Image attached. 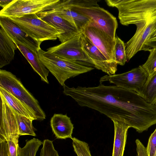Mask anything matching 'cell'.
I'll return each instance as SVG.
<instances>
[{
  "label": "cell",
  "instance_id": "cell-1",
  "mask_svg": "<svg viewBox=\"0 0 156 156\" xmlns=\"http://www.w3.org/2000/svg\"><path fill=\"white\" fill-rule=\"evenodd\" d=\"M63 87L64 94L80 106L124 122L139 133L156 124V105L148 103L135 91L102 83L92 87Z\"/></svg>",
  "mask_w": 156,
  "mask_h": 156
},
{
  "label": "cell",
  "instance_id": "cell-2",
  "mask_svg": "<svg viewBox=\"0 0 156 156\" xmlns=\"http://www.w3.org/2000/svg\"><path fill=\"white\" fill-rule=\"evenodd\" d=\"M107 5L118 10L120 23L134 24L136 32L125 43L127 61L138 52L143 50L144 44L156 28V0H106Z\"/></svg>",
  "mask_w": 156,
  "mask_h": 156
},
{
  "label": "cell",
  "instance_id": "cell-3",
  "mask_svg": "<svg viewBox=\"0 0 156 156\" xmlns=\"http://www.w3.org/2000/svg\"><path fill=\"white\" fill-rule=\"evenodd\" d=\"M71 9L96 23L108 34L115 39L118 27L116 18L99 6V0H69Z\"/></svg>",
  "mask_w": 156,
  "mask_h": 156
},
{
  "label": "cell",
  "instance_id": "cell-4",
  "mask_svg": "<svg viewBox=\"0 0 156 156\" xmlns=\"http://www.w3.org/2000/svg\"><path fill=\"white\" fill-rule=\"evenodd\" d=\"M40 60L62 86L68 79L90 72L93 67L82 65L58 57L40 48L37 51Z\"/></svg>",
  "mask_w": 156,
  "mask_h": 156
},
{
  "label": "cell",
  "instance_id": "cell-5",
  "mask_svg": "<svg viewBox=\"0 0 156 156\" xmlns=\"http://www.w3.org/2000/svg\"><path fill=\"white\" fill-rule=\"evenodd\" d=\"M0 87L18 99L35 115L37 120L41 121L45 119L46 115L38 101L12 73L0 70Z\"/></svg>",
  "mask_w": 156,
  "mask_h": 156
},
{
  "label": "cell",
  "instance_id": "cell-6",
  "mask_svg": "<svg viewBox=\"0 0 156 156\" xmlns=\"http://www.w3.org/2000/svg\"><path fill=\"white\" fill-rule=\"evenodd\" d=\"M9 18L30 37L40 44L46 40H55L60 34L55 28L40 19L36 14Z\"/></svg>",
  "mask_w": 156,
  "mask_h": 156
},
{
  "label": "cell",
  "instance_id": "cell-7",
  "mask_svg": "<svg viewBox=\"0 0 156 156\" xmlns=\"http://www.w3.org/2000/svg\"><path fill=\"white\" fill-rule=\"evenodd\" d=\"M81 34L80 32L65 42L48 48L47 51L61 58L94 67L92 61L83 49Z\"/></svg>",
  "mask_w": 156,
  "mask_h": 156
},
{
  "label": "cell",
  "instance_id": "cell-8",
  "mask_svg": "<svg viewBox=\"0 0 156 156\" xmlns=\"http://www.w3.org/2000/svg\"><path fill=\"white\" fill-rule=\"evenodd\" d=\"M148 77L147 72L140 65L124 73L104 76L99 81L100 83L108 81L121 88L137 92L144 86Z\"/></svg>",
  "mask_w": 156,
  "mask_h": 156
},
{
  "label": "cell",
  "instance_id": "cell-9",
  "mask_svg": "<svg viewBox=\"0 0 156 156\" xmlns=\"http://www.w3.org/2000/svg\"><path fill=\"white\" fill-rule=\"evenodd\" d=\"M59 0H13L0 12V16L15 17L46 10Z\"/></svg>",
  "mask_w": 156,
  "mask_h": 156
},
{
  "label": "cell",
  "instance_id": "cell-10",
  "mask_svg": "<svg viewBox=\"0 0 156 156\" xmlns=\"http://www.w3.org/2000/svg\"><path fill=\"white\" fill-rule=\"evenodd\" d=\"M81 32L100 50L108 61L116 63L114 54L115 39L92 20Z\"/></svg>",
  "mask_w": 156,
  "mask_h": 156
},
{
  "label": "cell",
  "instance_id": "cell-11",
  "mask_svg": "<svg viewBox=\"0 0 156 156\" xmlns=\"http://www.w3.org/2000/svg\"><path fill=\"white\" fill-rule=\"evenodd\" d=\"M0 96V143L9 139L19 144L20 136L14 112L1 94Z\"/></svg>",
  "mask_w": 156,
  "mask_h": 156
},
{
  "label": "cell",
  "instance_id": "cell-12",
  "mask_svg": "<svg viewBox=\"0 0 156 156\" xmlns=\"http://www.w3.org/2000/svg\"><path fill=\"white\" fill-rule=\"evenodd\" d=\"M36 14L40 19L57 30L60 34L58 38L61 43L80 32L76 27L50 9H48Z\"/></svg>",
  "mask_w": 156,
  "mask_h": 156
},
{
  "label": "cell",
  "instance_id": "cell-13",
  "mask_svg": "<svg viewBox=\"0 0 156 156\" xmlns=\"http://www.w3.org/2000/svg\"><path fill=\"white\" fill-rule=\"evenodd\" d=\"M81 41L83 49L92 61L94 68L109 75L115 74L118 64L108 61L100 50L82 32Z\"/></svg>",
  "mask_w": 156,
  "mask_h": 156
},
{
  "label": "cell",
  "instance_id": "cell-14",
  "mask_svg": "<svg viewBox=\"0 0 156 156\" xmlns=\"http://www.w3.org/2000/svg\"><path fill=\"white\" fill-rule=\"evenodd\" d=\"M48 9L69 22L80 32L92 21L88 17L73 10L69 0H59Z\"/></svg>",
  "mask_w": 156,
  "mask_h": 156
},
{
  "label": "cell",
  "instance_id": "cell-15",
  "mask_svg": "<svg viewBox=\"0 0 156 156\" xmlns=\"http://www.w3.org/2000/svg\"><path fill=\"white\" fill-rule=\"evenodd\" d=\"M0 25L11 38L15 39L24 46L37 53L41 44L30 37L9 18L0 16Z\"/></svg>",
  "mask_w": 156,
  "mask_h": 156
},
{
  "label": "cell",
  "instance_id": "cell-16",
  "mask_svg": "<svg viewBox=\"0 0 156 156\" xmlns=\"http://www.w3.org/2000/svg\"><path fill=\"white\" fill-rule=\"evenodd\" d=\"M50 125L57 139L72 138L73 125L66 114H55L51 118Z\"/></svg>",
  "mask_w": 156,
  "mask_h": 156
},
{
  "label": "cell",
  "instance_id": "cell-17",
  "mask_svg": "<svg viewBox=\"0 0 156 156\" xmlns=\"http://www.w3.org/2000/svg\"><path fill=\"white\" fill-rule=\"evenodd\" d=\"M31 65L34 70L40 76L42 80L48 84L49 83L47 77L49 71L40 60L37 53H36L23 46L18 41L11 38Z\"/></svg>",
  "mask_w": 156,
  "mask_h": 156
},
{
  "label": "cell",
  "instance_id": "cell-18",
  "mask_svg": "<svg viewBox=\"0 0 156 156\" xmlns=\"http://www.w3.org/2000/svg\"><path fill=\"white\" fill-rule=\"evenodd\" d=\"M17 48L12 39L1 27L0 28V68L9 64L13 59Z\"/></svg>",
  "mask_w": 156,
  "mask_h": 156
},
{
  "label": "cell",
  "instance_id": "cell-19",
  "mask_svg": "<svg viewBox=\"0 0 156 156\" xmlns=\"http://www.w3.org/2000/svg\"><path fill=\"white\" fill-rule=\"evenodd\" d=\"M114 127V137L112 156H123L129 126L116 120H112Z\"/></svg>",
  "mask_w": 156,
  "mask_h": 156
},
{
  "label": "cell",
  "instance_id": "cell-20",
  "mask_svg": "<svg viewBox=\"0 0 156 156\" xmlns=\"http://www.w3.org/2000/svg\"><path fill=\"white\" fill-rule=\"evenodd\" d=\"M0 94L2 95L7 104L15 112L33 121L37 120L35 115L10 93L0 87Z\"/></svg>",
  "mask_w": 156,
  "mask_h": 156
},
{
  "label": "cell",
  "instance_id": "cell-21",
  "mask_svg": "<svg viewBox=\"0 0 156 156\" xmlns=\"http://www.w3.org/2000/svg\"><path fill=\"white\" fill-rule=\"evenodd\" d=\"M137 92L148 103L156 105V71L148 76L144 86Z\"/></svg>",
  "mask_w": 156,
  "mask_h": 156
},
{
  "label": "cell",
  "instance_id": "cell-22",
  "mask_svg": "<svg viewBox=\"0 0 156 156\" xmlns=\"http://www.w3.org/2000/svg\"><path fill=\"white\" fill-rule=\"evenodd\" d=\"M14 112L17 120L20 136L30 135L36 136L34 128L32 124L33 120Z\"/></svg>",
  "mask_w": 156,
  "mask_h": 156
},
{
  "label": "cell",
  "instance_id": "cell-23",
  "mask_svg": "<svg viewBox=\"0 0 156 156\" xmlns=\"http://www.w3.org/2000/svg\"><path fill=\"white\" fill-rule=\"evenodd\" d=\"M114 49L115 62L118 65L123 66L127 61L125 44L118 36L115 37Z\"/></svg>",
  "mask_w": 156,
  "mask_h": 156
},
{
  "label": "cell",
  "instance_id": "cell-24",
  "mask_svg": "<svg viewBox=\"0 0 156 156\" xmlns=\"http://www.w3.org/2000/svg\"><path fill=\"white\" fill-rule=\"evenodd\" d=\"M148 51L150 54L148 58L142 66L150 76L156 71V48H153Z\"/></svg>",
  "mask_w": 156,
  "mask_h": 156
},
{
  "label": "cell",
  "instance_id": "cell-25",
  "mask_svg": "<svg viewBox=\"0 0 156 156\" xmlns=\"http://www.w3.org/2000/svg\"><path fill=\"white\" fill-rule=\"evenodd\" d=\"M40 156H59L54 148L52 141L48 139L43 140Z\"/></svg>",
  "mask_w": 156,
  "mask_h": 156
},
{
  "label": "cell",
  "instance_id": "cell-26",
  "mask_svg": "<svg viewBox=\"0 0 156 156\" xmlns=\"http://www.w3.org/2000/svg\"><path fill=\"white\" fill-rule=\"evenodd\" d=\"M146 150L148 156H155L156 151V128L149 138Z\"/></svg>",
  "mask_w": 156,
  "mask_h": 156
},
{
  "label": "cell",
  "instance_id": "cell-27",
  "mask_svg": "<svg viewBox=\"0 0 156 156\" xmlns=\"http://www.w3.org/2000/svg\"><path fill=\"white\" fill-rule=\"evenodd\" d=\"M71 139L74 150L77 156H85L83 148L84 141L74 137Z\"/></svg>",
  "mask_w": 156,
  "mask_h": 156
},
{
  "label": "cell",
  "instance_id": "cell-28",
  "mask_svg": "<svg viewBox=\"0 0 156 156\" xmlns=\"http://www.w3.org/2000/svg\"><path fill=\"white\" fill-rule=\"evenodd\" d=\"M6 141V150L8 156H18L19 144H16L11 139Z\"/></svg>",
  "mask_w": 156,
  "mask_h": 156
},
{
  "label": "cell",
  "instance_id": "cell-29",
  "mask_svg": "<svg viewBox=\"0 0 156 156\" xmlns=\"http://www.w3.org/2000/svg\"><path fill=\"white\" fill-rule=\"evenodd\" d=\"M154 48H156V28L145 42L143 50L149 51Z\"/></svg>",
  "mask_w": 156,
  "mask_h": 156
},
{
  "label": "cell",
  "instance_id": "cell-30",
  "mask_svg": "<svg viewBox=\"0 0 156 156\" xmlns=\"http://www.w3.org/2000/svg\"><path fill=\"white\" fill-rule=\"evenodd\" d=\"M137 154L136 156H148L146 148L140 141L137 139L135 141Z\"/></svg>",
  "mask_w": 156,
  "mask_h": 156
},
{
  "label": "cell",
  "instance_id": "cell-31",
  "mask_svg": "<svg viewBox=\"0 0 156 156\" xmlns=\"http://www.w3.org/2000/svg\"><path fill=\"white\" fill-rule=\"evenodd\" d=\"M6 141L0 143V156H8L6 150Z\"/></svg>",
  "mask_w": 156,
  "mask_h": 156
},
{
  "label": "cell",
  "instance_id": "cell-32",
  "mask_svg": "<svg viewBox=\"0 0 156 156\" xmlns=\"http://www.w3.org/2000/svg\"><path fill=\"white\" fill-rule=\"evenodd\" d=\"M83 148L85 156H92L90 151L89 145L84 141L83 142Z\"/></svg>",
  "mask_w": 156,
  "mask_h": 156
},
{
  "label": "cell",
  "instance_id": "cell-33",
  "mask_svg": "<svg viewBox=\"0 0 156 156\" xmlns=\"http://www.w3.org/2000/svg\"><path fill=\"white\" fill-rule=\"evenodd\" d=\"M13 0H0V5L3 9L6 7Z\"/></svg>",
  "mask_w": 156,
  "mask_h": 156
},
{
  "label": "cell",
  "instance_id": "cell-34",
  "mask_svg": "<svg viewBox=\"0 0 156 156\" xmlns=\"http://www.w3.org/2000/svg\"><path fill=\"white\" fill-rule=\"evenodd\" d=\"M155 156H156V153H155Z\"/></svg>",
  "mask_w": 156,
  "mask_h": 156
}]
</instances>
